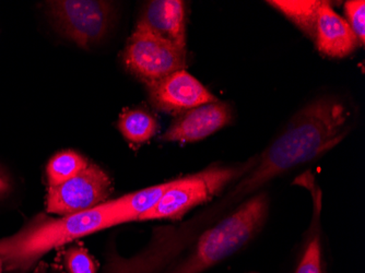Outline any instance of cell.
<instances>
[{"label": "cell", "mask_w": 365, "mask_h": 273, "mask_svg": "<svg viewBox=\"0 0 365 273\" xmlns=\"http://www.w3.org/2000/svg\"><path fill=\"white\" fill-rule=\"evenodd\" d=\"M346 21L358 38L360 47L365 44V1L364 0H349L344 4Z\"/></svg>", "instance_id": "cell-17"}, {"label": "cell", "mask_w": 365, "mask_h": 273, "mask_svg": "<svg viewBox=\"0 0 365 273\" xmlns=\"http://www.w3.org/2000/svg\"><path fill=\"white\" fill-rule=\"evenodd\" d=\"M267 3L284 14L305 36L314 40L323 0H272Z\"/></svg>", "instance_id": "cell-13"}, {"label": "cell", "mask_w": 365, "mask_h": 273, "mask_svg": "<svg viewBox=\"0 0 365 273\" xmlns=\"http://www.w3.org/2000/svg\"><path fill=\"white\" fill-rule=\"evenodd\" d=\"M112 190L108 174L94 164L58 186L49 187L47 211L61 215L91 210L106 202Z\"/></svg>", "instance_id": "cell-7"}, {"label": "cell", "mask_w": 365, "mask_h": 273, "mask_svg": "<svg viewBox=\"0 0 365 273\" xmlns=\"http://www.w3.org/2000/svg\"><path fill=\"white\" fill-rule=\"evenodd\" d=\"M151 103L162 112L182 114L202 104L217 102L202 82L182 69L163 79L145 84Z\"/></svg>", "instance_id": "cell-8"}, {"label": "cell", "mask_w": 365, "mask_h": 273, "mask_svg": "<svg viewBox=\"0 0 365 273\" xmlns=\"http://www.w3.org/2000/svg\"><path fill=\"white\" fill-rule=\"evenodd\" d=\"M246 273H259V272H256V271H251V272H246Z\"/></svg>", "instance_id": "cell-21"}, {"label": "cell", "mask_w": 365, "mask_h": 273, "mask_svg": "<svg viewBox=\"0 0 365 273\" xmlns=\"http://www.w3.org/2000/svg\"><path fill=\"white\" fill-rule=\"evenodd\" d=\"M232 119L233 113L229 104L219 100L212 103L202 104L182 113V116L176 119L164 133L162 139L169 143H197L225 128Z\"/></svg>", "instance_id": "cell-9"}, {"label": "cell", "mask_w": 365, "mask_h": 273, "mask_svg": "<svg viewBox=\"0 0 365 273\" xmlns=\"http://www.w3.org/2000/svg\"><path fill=\"white\" fill-rule=\"evenodd\" d=\"M313 198V217L300 248L281 273H328L321 227L322 195L314 182L304 184Z\"/></svg>", "instance_id": "cell-12"}, {"label": "cell", "mask_w": 365, "mask_h": 273, "mask_svg": "<svg viewBox=\"0 0 365 273\" xmlns=\"http://www.w3.org/2000/svg\"><path fill=\"white\" fill-rule=\"evenodd\" d=\"M314 42L319 52L330 58H344L360 47L348 22L334 10L329 1H324L319 9Z\"/></svg>", "instance_id": "cell-10"}, {"label": "cell", "mask_w": 365, "mask_h": 273, "mask_svg": "<svg viewBox=\"0 0 365 273\" xmlns=\"http://www.w3.org/2000/svg\"><path fill=\"white\" fill-rule=\"evenodd\" d=\"M3 269H4L3 260H1V258H0V273H1V271H3Z\"/></svg>", "instance_id": "cell-20"}, {"label": "cell", "mask_w": 365, "mask_h": 273, "mask_svg": "<svg viewBox=\"0 0 365 273\" xmlns=\"http://www.w3.org/2000/svg\"><path fill=\"white\" fill-rule=\"evenodd\" d=\"M123 61L129 73L151 83L185 69L186 49L137 26L125 47Z\"/></svg>", "instance_id": "cell-5"}, {"label": "cell", "mask_w": 365, "mask_h": 273, "mask_svg": "<svg viewBox=\"0 0 365 273\" xmlns=\"http://www.w3.org/2000/svg\"><path fill=\"white\" fill-rule=\"evenodd\" d=\"M51 7L61 31L82 48L101 41L110 28L113 6L108 1L61 0Z\"/></svg>", "instance_id": "cell-6"}, {"label": "cell", "mask_w": 365, "mask_h": 273, "mask_svg": "<svg viewBox=\"0 0 365 273\" xmlns=\"http://www.w3.org/2000/svg\"><path fill=\"white\" fill-rule=\"evenodd\" d=\"M10 188H11V184H10L9 177L0 170V197L7 194Z\"/></svg>", "instance_id": "cell-19"}, {"label": "cell", "mask_w": 365, "mask_h": 273, "mask_svg": "<svg viewBox=\"0 0 365 273\" xmlns=\"http://www.w3.org/2000/svg\"><path fill=\"white\" fill-rule=\"evenodd\" d=\"M65 262L69 273H96V264L85 248L73 247L67 250Z\"/></svg>", "instance_id": "cell-18"}, {"label": "cell", "mask_w": 365, "mask_h": 273, "mask_svg": "<svg viewBox=\"0 0 365 273\" xmlns=\"http://www.w3.org/2000/svg\"><path fill=\"white\" fill-rule=\"evenodd\" d=\"M118 128L133 145H140L155 137L158 123L155 117L143 110H127L118 119Z\"/></svg>", "instance_id": "cell-15"}, {"label": "cell", "mask_w": 365, "mask_h": 273, "mask_svg": "<svg viewBox=\"0 0 365 273\" xmlns=\"http://www.w3.org/2000/svg\"><path fill=\"white\" fill-rule=\"evenodd\" d=\"M270 198L259 192L240 203L197 237L185 258L165 273H202L241 252L260 233L269 215Z\"/></svg>", "instance_id": "cell-3"}, {"label": "cell", "mask_w": 365, "mask_h": 273, "mask_svg": "<svg viewBox=\"0 0 365 273\" xmlns=\"http://www.w3.org/2000/svg\"><path fill=\"white\" fill-rule=\"evenodd\" d=\"M137 26L163 40L186 49L185 3L180 0H153L143 8Z\"/></svg>", "instance_id": "cell-11"}, {"label": "cell", "mask_w": 365, "mask_h": 273, "mask_svg": "<svg viewBox=\"0 0 365 273\" xmlns=\"http://www.w3.org/2000/svg\"><path fill=\"white\" fill-rule=\"evenodd\" d=\"M118 225H123V220L116 199L59 219L41 217L14 235L0 239V258L4 268H28L49 250Z\"/></svg>", "instance_id": "cell-2"}, {"label": "cell", "mask_w": 365, "mask_h": 273, "mask_svg": "<svg viewBox=\"0 0 365 273\" xmlns=\"http://www.w3.org/2000/svg\"><path fill=\"white\" fill-rule=\"evenodd\" d=\"M351 119V110L340 98L323 96L312 101L258 155L255 173L268 184L293 168L323 157L346 138Z\"/></svg>", "instance_id": "cell-1"}, {"label": "cell", "mask_w": 365, "mask_h": 273, "mask_svg": "<svg viewBox=\"0 0 365 273\" xmlns=\"http://www.w3.org/2000/svg\"><path fill=\"white\" fill-rule=\"evenodd\" d=\"M258 155L242 163L215 165L198 173L170 180V186L159 202L140 217L149 220H178L188 211L220 196L227 187L239 182L257 163Z\"/></svg>", "instance_id": "cell-4"}, {"label": "cell", "mask_w": 365, "mask_h": 273, "mask_svg": "<svg viewBox=\"0 0 365 273\" xmlns=\"http://www.w3.org/2000/svg\"><path fill=\"white\" fill-rule=\"evenodd\" d=\"M169 186L170 182H163L116 199L123 223L138 222L143 215L150 211L159 202Z\"/></svg>", "instance_id": "cell-14"}, {"label": "cell", "mask_w": 365, "mask_h": 273, "mask_svg": "<svg viewBox=\"0 0 365 273\" xmlns=\"http://www.w3.org/2000/svg\"><path fill=\"white\" fill-rule=\"evenodd\" d=\"M89 165L77 152H59L47 164L46 175L49 187L58 186L81 173Z\"/></svg>", "instance_id": "cell-16"}]
</instances>
